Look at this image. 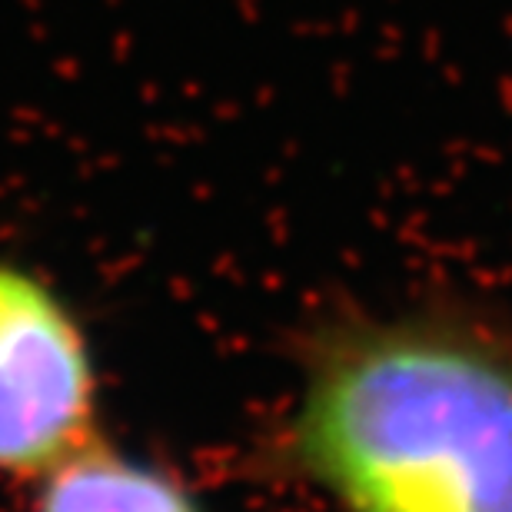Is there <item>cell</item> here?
Returning a JSON list of instances; mask_svg holds the SVG:
<instances>
[{"instance_id": "6da1fadb", "label": "cell", "mask_w": 512, "mask_h": 512, "mask_svg": "<svg viewBox=\"0 0 512 512\" xmlns=\"http://www.w3.org/2000/svg\"><path fill=\"white\" fill-rule=\"evenodd\" d=\"M263 459L333 512H512V326L453 293L313 316Z\"/></svg>"}, {"instance_id": "7a4b0ae2", "label": "cell", "mask_w": 512, "mask_h": 512, "mask_svg": "<svg viewBox=\"0 0 512 512\" xmlns=\"http://www.w3.org/2000/svg\"><path fill=\"white\" fill-rule=\"evenodd\" d=\"M100 433L84 316L44 270L0 253V476L37 483Z\"/></svg>"}, {"instance_id": "3957f363", "label": "cell", "mask_w": 512, "mask_h": 512, "mask_svg": "<svg viewBox=\"0 0 512 512\" xmlns=\"http://www.w3.org/2000/svg\"><path fill=\"white\" fill-rule=\"evenodd\" d=\"M30 512H210L183 473L100 433L34 483Z\"/></svg>"}]
</instances>
